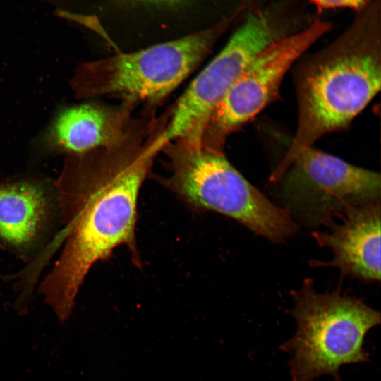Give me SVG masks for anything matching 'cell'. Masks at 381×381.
<instances>
[{
  "mask_svg": "<svg viewBox=\"0 0 381 381\" xmlns=\"http://www.w3.org/2000/svg\"><path fill=\"white\" fill-rule=\"evenodd\" d=\"M165 126L151 118L119 145L66 156L54 185L63 224L55 242L64 246L40 286L60 321L69 317L80 286L97 261L122 246L138 259V198L163 148Z\"/></svg>",
  "mask_w": 381,
  "mask_h": 381,
  "instance_id": "6da1fadb",
  "label": "cell"
},
{
  "mask_svg": "<svg viewBox=\"0 0 381 381\" xmlns=\"http://www.w3.org/2000/svg\"><path fill=\"white\" fill-rule=\"evenodd\" d=\"M298 117L286 152L270 176L277 182L291 161L322 136L346 128L381 86V3L355 13L325 47L293 65Z\"/></svg>",
  "mask_w": 381,
  "mask_h": 381,
  "instance_id": "7a4b0ae2",
  "label": "cell"
},
{
  "mask_svg": "<svg viewBox=\"0 0 381 381\" xmlns=\"http://www.w3.org/2000/svg\"><path fill=\"white\" fill-rule=\"evenodd\" d=\"M161 152L168 174L160 182L192 210L219 213L273 242L296 232L288 210L272 202L224 153L181 139L167 143Z\"/></svg>",
  "mask_w": 381,
  "mask_h": 381,
  "instance_id": "3957f363",
  "label": "cell"
},
{
  "mask_svg": "<svg viewBox=\"0 0 381 381\" xmlns=\"http://www.w3.org/2000/svg\"><path fill=\"white\" fill-rule=\"evenodd\" d=\"M241 12L238 8L216 25L179 39L84 62L71 87L78 99L111 95L134 107L155 109L199 66Z\"/></svg>",
  "mask_w": 381,
  "mask_h": 381,
  "instance_id": "277c9868",
  "label": "cell"
},
{
  "mask_svg": "<svg viewBox=\"0 0 381 381\" xmlns=\"http://www.w3.org/2000/svg\"><path fill=\"white\" fill-rule=\"evenodd\" d=\"M292 294L296 331L279 346L291 355V381H313L325 375L341 381V365L368 361L364 338L380 324L379 311L339 291L319 293L311 279Z\"/></svg>",
  "mask_w": 381,
  "mask_h": 381,
  "instance_id": "5b68a950",
  "label": "cell"
},
{
  "mask_svg": "<svg viewBox=\"0 0 381 381\" xmlns=\"http://www.w3.org/2000/svg\"><path fill=\"white\" fill-rule=\"evenodd\" d=\"M289 6L279 0L246 13L223 49L170 108L164 144L177 139L200 144L214 109L252 61L271 44L310 23Z\"/></svg>",
  "mask_w": 381,
  "mask_h": 381,
  "instance_id": "8992f818",
  "label": "cell"
},
{
  "mask_svg": "<svg viewBox=\"0 0 381 381\" xmlns=\"http://www.w3.org/2000/svg\"><path fill=\"white\" fill-rule=\"evenodd\" d=\"M276 183L291 215L311 226L329 224L352 207L380 200L379 173L313 146L298 154Z\"/></svg>",
  "mask_w": 381,
  "mask_h": 381,
  "instance_id": "52a82bcc",
  "label": "cell"
},
{
  "mask_svg": "<svg viewBox=\"0 0 381 381\" xmlns=\"http://www.w3.org/2000/svg\"><path fill=\"white\" fill-rule=\"evenodd\" d=\"M332 28L331 22L313 19L305 28L277 40L262 50L214 109L200 144L224 153L228 137L278 98L289 70Z\"/></svg>",
  "mask_w": 381,
  "mask_h": 381,
  "instance_id": "ba28073f",
  "label": "cell"
},
{
  "mask_svg": "<svg viewBox=\"0 0 381 381\" xmlns=\"http://www.w3.org/2000/svg\"><path fill=\"white\" fill-rule=\"evenodd\" d=\"M135 108L123 103L110 106L94 102L66 108L45 132L42 146L48 152L68 155L119 145L154 110L146 109L138 117L133 114Z\"/></svg>",
  "mask_w": 381,
  "mask_h": 381,
  "instance_id": "9c48e42d",
  "label": "cell"
},
{
  "mask_svg": "<svg viewBox=\"0 0 381 381\" xmlns=\"http://www.w3.org/2000/svg\"><path fill=\"white\" fill-rule=\"evenodd\" d=\"M341 217L340 224H327L329 230L312 234L334 255L330 262L314 264L335 267L342 275L363 281H380V200L352 207Z\"/></svg>",
  "mask_w": 381,
  "mask_h": 381,
  "instance_id": "30bf717a",
  "label": "cell"
},
{
  "mask_svg": "<svg viewBox=\"0 0 381 381\" xmlns=\"http://www.w3.org/2000/svg\"><path fill=\"white\" fill-rule=\"evenodd\" d=\"M58 207L54 190L33 181L0 182V245L20 255L42 243Z\"/></svg>",
  "mask_w": 381,
  "mask_h": 381,
  "instance_id": "8fae6325",
  "label": "cell"
},
{
  "mask_svg": "<svg viewBox=\"0 0 381 381\" xmlns=\"http://www.w3.org/2000/svg\"><path fill=\"white\" fill-rule=\"evenodd\" d=\"M319 12L332 9H350L360 12L376 0H306Z\"/></svg>",
  "mask_w": 381,
  "mask_h": 381,
  "instance_id": "7c38bea8",
  "label": "cell"
},
{
  "mask_svg": "<svg viewBox=\"0 0 381 381\" xmlns=\"http://www.w3.org/2000/svg\"><path fill=\"white\" fill-rule=\"evenodd\" d=\"M143 1H152V2H156V3H159V2H161V3H178L179 1H183V0H143Z\"/></svg>",
  "mask_w": 381,
  "mask_h": 381,
  "instance_id": "4fadbf2b",
  "label": "cell"
}]
</instances>
